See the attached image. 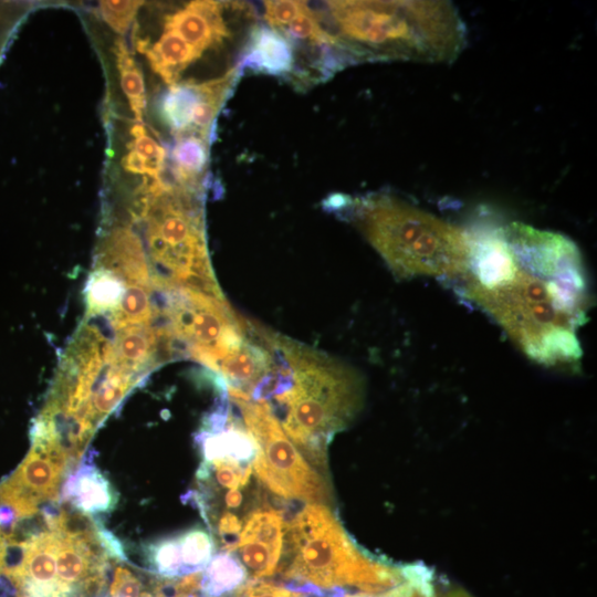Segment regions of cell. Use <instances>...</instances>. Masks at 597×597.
<instances>
[{
    "instance_id": "6da1fadb",
    "label": "cell",
    "mask_w": 597,
    "mask_h": 597,
    "mask_svg": "<svg viewBox=\"0 0 597 597\" xmlns=\"http://www.w3.org/2000/svg\"><path fill=\"white\" fill-rule=\"evenodd\" d=\"M471 238L462 295L493 317L531 359L575 368L582 357L577 333L590 304L577 245L563 234L519 222Z\"/></svg>"
},
{
    "instance_id": "7a4b0ae2",
    "label": "cell",
    "mask_w": 597,
    "mask_h": 597,
    "mask_svg": "<svg viewBox=\"0 0 597 597\" xmlns=\"http://www.w3.org/2000/svg\"><path fill=\"white\" fill-rule=\"evenodd\" d=\"M258 331L271 364L251 399L269 407L308 463L325 475L327 446L360 411L364 380L357 370L320 350L261 325Z\"/></svg>"
},
{
    "instance_id": "3957f363",
    "label": "cell",
    "mask_w": 597,
    "mask_h": 597,
    "mask_svg": "<svg viewBox=\"0 0 597 597\" xmlns=\"http://www.w3.org/2000/svg\"><path fill=\"white\" fill-rule=\"evenodd\" d=\"M336 38L354 59L451 62L465 25L449 1H329Z\"/></svg>"
},
{
    "instance_id": "277c9868",
    "label": "cell",
    "mask_w": 597,
    "mask_h": 597,
    "mask_svg": "<svg viewBox=\"0 0 597 597\" xmlns=\"http://www.w3.org/2000/svg\"><path fill=\"white\" fill-rule=\"evenodd\" d=\"M412 566L396 567L365 553L346 533L328 505L307 504L284 522L276 573L286 587L323 596L324 590L383 593L406 580Z\"/></svg>"
},
{
    "instance_id": "5b68a950",
    "label": "cell",
    "mask_w": 597,
    "mask_h": 597,
    "mask_svg": "<svg viewBox=\"0 0 597 597\" xmlns=\"http://www.w3.org/2000/svg\"><path fill=\"white\" fill-rule=\"evenodd\" d=\"M347 201L354 222L397 277L448 279L467 272L471 233L391 196Z\"/></svg>"
},
{
    "instance_id": "8992f818",
    "label": "cell",
    "mask_w": 597,
    "mask_h": 597,
    "mask_svg": "<svg viewBox=\"0 0 597 597\" xmlns=\"http://www.w3.org/2000/svg\"><path fill=\"white\" fill-rule=\"evenodd\" d=\"M231 399L256 443L252 468L260 483L284 500L329 504L332 490L326 475L308 463L269 407L249 399Z\"/></svg>"
},
{
    "instance_id": "52a82bcc",
    "label": "cell",
    "mask_w": 597,
    "mask_h": 597,
    "mask_svg": "<svg viewBox=\"0 0 597 597\" xmlns=\"http://www.w3.org/2000/svg\"><path fill=\"white\" fill-rule=\"evenodd\" d=\"M67 467L64 460L32 447L13 474L0 483V502L10 505L19 520L32 517L39 504L57 501Z\"/></svg>"
},
{
    "instance_id": "ba28073f",
    "label": "cell",
    "mask_w": 597,
    "mask_h": 597,
    "mask_svg": "<svg viewBox=\"0 0 597 597\" xmlns=\"http://www.w3.org/2000/svg\"><path fill=\"white\" fill-rule=\"evenodd\" d=\"M283 537L282 513L263 499L260 500L245 514L234 549L252 579L270 577L276 573L283 549Z\"/></svg>"
},
{
    "instance_id": "9c48e42d",
    "label": "cell",
    "mask_w": 597,
    "mask_h": 597,
    "mask_svg": "<svg viewBox=\"0 0 597 597\" xmlns=\"http://www.w3.org/2000/svg\"><path fill=\"white\" fill-rule=\"evenodd\" d=\"M294 62L292 41L281 31L261 25L251 32L237 67L281 76L292 72Z\"/></svg>"
},
{
    "instance_id": "30bf717a",
    "label": "cell",
    "mask_w": 597,
    "mask_h": 597,
    "mask_svg": "<svg viewBox=\"0 0 597 597\" xmlns=\"http://www.w3.org/2000/svg\"><path fill=\"white\" fill-rule=\"evenodd\" d=\"M61 501H69L80 513L91 516L111 512L118 494L95 465L83 463L66 478Z\"/></svg>"
},
{
    "instance_id": "8fae6325",
    "label": "cell",
    "mask_w": 597,
    "mask_h": 597,
    "mask_svg": "<svg viewBox=\"0 0 597 597\" xmlns=\"http://www.w3.org/2000/svg\"><path fill=\"white\" fill-rule=\"evenodd\" d=\"M203 461L230 459L241 463H252L256 454V443L244 423L231 412L226 427L218 432L199 431L196 437Z\"/></svg>"
},
{
    "instance_id": "7c38bea8",
    "label": "cell",
    "mask_w": 597,
    "mask_h": 597,
    "mask_svg": "<svg viewBox=\"0 0 597 597\" xmlns=\"http://www.w3.org/2000/svg\"><path fill=\"white\" fill-rule=\"evenodd\" d=\"M209 138L198 134L176 138L171 163L178 186L200 193L209 163Z\"/></svg>"
},
{
    "instance_id": "4fadbf2b",
    "label": "cell",
    "mask_w": 597,
    "mask_h": 597,
    "mask_svg": "<svg viewBox=\"0 0 597 597\" xmlns=\"http://www.w3.org/2000/svg\"><path fill=\"white\" fill-rule=\"evenodd\" d=\"M247 576L244 566L233 553L221 552L205 568L201 593L203 597H223L243 585Z\"/></svg>"
},
{
    "instance_id": "5bb4252c",
    "label": "cell",
    "mask_w": 597,
    "mask_h": 597,
    "mask_svg": "<svg viewBox=\"0 0 597 597\" xmlns=\"http://www.w3.org/2000/svg\"><path fill=\"white\" fill-rule=\"evenodd\" d=\"M178 541L185 576L206 568L216 548V542L210 533L201 527H193L179 534Z\"/></svg>"
},
{
    "instance_id": "9a60e30c",
    "label": "cell",
    "mask_w": 597,
    "mask_h": 597,
    "mask_svg": "<svg viewBox=\"0 0 597 597\" xmlns=\"http://www.w3.org/2000/svg\"><path fill=\"white\" fill-rule=\"evenodd\" d=\"M150 567L165 578L185 576L178 535L160 538L146 545Z\"/></svg>"
},
{
    "instance_id": "2e32d148",
    "label": "cell",
    "mask_w": 597,
    "mask_h": 597,
    "mask_svg": "<svg viewBox=\"0 0 597 597\" xmlns=\"http://www.w3.org/2000/svg\"><path fill=\"white\" fill-rule=\"evenodd\" d=\"M290 40L310 41L315 44L341 45L336 35L324 29L306 4L304 10L284 29L280 30Z\"/></svg>"
},
{
    "instance_id": "e0dca14e",
    "label": "cell",
    "mask_w": 597,
    "mask_h": 597,
    "mask_svg": "<svg viewBox=\"0 0 597 597\" xmlns=\"http://www.w3.org/2000/svg\"><path fill=\"white\" fill-rule=\"evenodd\" d=\"M32 7L31 2L0 1V63L14 33Z\"/></svg>"
},
{
    "instance_id": "ac0fdd59",
    "label": "cell",
    "mask_w": 597,
    "mask_h": 597,
    "mask_svg": "<svg viewBox=\"0 0 597 597\" xmlns=\"http://www.w3.org/2000/svg\"><path fill=\"white\" fill-rule=\"evenodd\" d=\"M306 7L303 1H265L264 20L269 27L282 30L287 27Z\"/></svg>"
},
{
    "instance_id": "d6986e66",
    "label": "cell",
    "mask_w": 597,
    "mask_h": 597,
    "mask_svg": "<svg viewBox=\"0 0 597 597\" xmlns=\"http://www.w3.org/2000/svg\"><path fill=\"white\" fill-rule=\"evenodd\" d=\"M111 597H153L144 589L142 580L128 568L117 566L109 587Z\"/></svg>"
},
{
    "instance_id": "ffe728a7",
    "label": "cell",
    "mask_w": 597,
    "mask_h": 597,
    "mask_svg": "<svg viewBox=\"0 0 597 597\" xmlns=\"http://www.w3.org/2000/svg\"><path fill=\"white\" fill-rule=\"evenodd\" d=\"M232 597H307V595L285 585L251 579L234 590Z\"/></svg>"
},
{
    "instance_id": "44dd1931",
    "label": "cell",
    "mask_w": 597,
    "mask_h": 597,
    "mask_svg": "<svg viewBox=\"0 0 597 597\" xmlns=\"http://www.w3.org/2000/svg\"><path fill=\"white\" fill-rule=\"evenodd\" d=\"M96 535L100 544L108 556L119 561L126 559L124 546L122 545L119 540L114 536L109 531L97 525Z\"/></svg>"
},
{
    "instance_id": "7402d4cb",
    "label": "cell",
    "mask_w": 597,
    "mask_h": 597,
    "mask_svg": "<svg viewBox=\"0 0 597 597\" xmlns=\"http://www.w3.org/2000/svg\"><path fill=\"white\" fill-rule=\"evenodd\" d=\"M7 540L3 534L0 532V569L2 570L3 559L6 554Z\"/></svg>"
},
{
    "instance_id": "603a6c76",
    "label": "cell",
    "mask_w": 597,
    "mask_h": 597,
    "mask_svg": "<svg viewBox=\"0 0 597 597\" xmlns=\"http://www.w3.org/2000/svg\"><path fill=\"white\" fill-rule=\"evenodd\" d=\"M431 597H437V596L433 594ZM440 597H471V596L461 590H451L441 595Z\"/></svg>"
},
{
    "instance_id": "cb8c5ba5",
    "label": "cell",
    "mask_w": 597,
    "mask_h": 597,
    "mask_svg": "<svg viewBox=\"0 0 597 597\" xmlns=\"http://www.w3.org/2000/svg\"><path fill=\"white\" fill-rule=\"evenodd\" d=\"M0 572H1V569H0Z\"/></svg>"
}]
</instances>
